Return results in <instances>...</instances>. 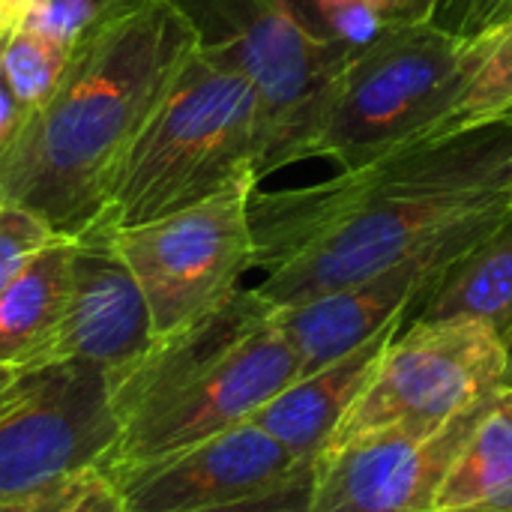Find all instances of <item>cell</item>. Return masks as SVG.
<instances>
[{
  "instance_id": "6da1fadb",
  "label": "cell",
  "mask_w": 512,
  "mask_h": 512,
  "mask_svg": "<svg viewBox=\"0 0 512 512\" xmlns=\"http://www.w3.org/2000/svg\"><path fill=\"white\" fill-rule=\"evenodd\" d=\"M512 207V126L405 144L321 183L252 192L255 288L294 306L357 285L462 219Z\"/></svg>"
},
{
  "instance_id": "7a4b0ae2",
  "label": "cell",
  "mask_w": 512,
  "mask_h": 512,
  "mask_svg": "<svg viewBox=\"0 0 512 512\" xmlns=\"http://www.w3.org/2000/svg\"><path fill=\"white\" fill-rule=\"evenodd\" d=\"M195 48L198 33L174 0H144L90 27L54 93L0 153V201L36 213L63 237L90 228Z\"/></svg>"
},
{
  "instance_id": "3957f363",
  "label": "cell",
  "mask_w": 512,
  "mask_h": 512,
  "mask_svg": "<svg viewBox=\"0 0 512 512\" xmlns=\"http://www.w3.org/2000/svg\"><path fill=\"white\" fill-rule=\"evenodd\" d=\"M294 378L300 363L276 306L240 288L108 384L120 441L102 474L120 477L237 429Z\"/></svg>"
},
{
  "instance_id": "277c9868",
  "label": "cell",
  "mask_w": 512,
  "mask_h": 512,
  "mask_svg": "<svg viewBox=\"0 0 512 512\" xmlns=\"http://www.w3.org/2000/svg\"><path fill=\"white\" fill-rule=\"evenodd\" d=\"M480 60V36L453 33L432 18H393L330 81L294 147V162L330 159L351 171L435 138Z\"/></svg>"
},
{
  "instance_id": "5b68a950",
  "label": "cell",
  "mask_w": 512,
  "mask_h": 512,
  "mask_svg": "<svg viewBox=\"0 0 512 512\" xmlns=\"http://www.w3.org/2000/svg\"><path fill=\"white\" fill-rule=\"evenodd\" d=\"M258 156V90L198 45L123 159L105 216L129 228L192 207L240 180L258 183Z\"/></svg>"
},
{
  "instance_id": "8992f818",
  "label": "cell",
  "mask_w": 512,
  "mask_h": 512,
  "mask_svg": "<svg viewBox=\"0 0 512 512\" xmlns=\"http://www.w3.org/2000/svg\"><path fill=\"white\" fill-rule=\"evenodd\" d=\"M507 375L510 357L495 327L471 318H414L390 339L327 447L378 435H438L480 411L507 387Z\"/></svg>"
},
{
  "instance_id": "52a82bcc",
  "label": "cell",
  "mask_w": 512,
  "mask_h": 512,
  "mask_svg": "<svg viewBox=\"0 0 512 512\" xmlns=\"http://www.w3.org/2000/svg\"><path fill=\"white\" fill-rule=\"evenodd\" d=\"M198 45L243 72L261 99L258 183L294 162L324 90L351 51L294 0H174Z\"/></svg>"
},
{
  "instance_id": "ba28073f",
  "label": "cell",
  "mask_w": 512,
  "mask_h": 512,
  "mask_svg": "<svg viewBox=\"0 0 512 512\" xmlns=\"http://www.w3.org/2000/svg\"><path fill=\"white\" fill-rule=\"evenodd\" d=\"M255 189V180H240L162 219L114 228V243L150 306L156 342L207 318L255 270Z\"/></svg>"
},
{
  "instance_id": "9c48e42d",
  "label": "cell",
  "mask_w": 512,
  "mask_h": 512,
  "mask_svg": "<svg viewBox=\"0 0 512 512\" xmlns=\"http://www.w3.org/2000/svg\"><path fill=\"white\" fill-rule=\"evenodd\" d=\"M120 441L108 378L84 366L45 369L0 420V507L27 504L102 471Z\"/></svg>"
},
{
  "instance_id": "30bf717a",
  "label": "cell",
  "mask_w": 512,
  "mask_h": 512,
  "mask_svg": "<svg viewBox=\"0 0 512 512\" xmlns=\"http://www.w3.org/2000/svg\"><path fill=\"white\" fill-rule=\"evenodd\" d=\"M512 207L462 219L435 240H429L414 255L399 264L330 294L276 306L279 330L297 354L300 375H309L363 342L375 339L390 324H408L417 309L438 288L444 273L477 243L483 240Z\"/></svg>"
},
{
  "instance_id": "8fae6325",
  "label": "cell",
  "mask_w": 512,
  "mask_h": 512,
  "mask_svg": "<svg viewBox=\"0 0 512 512\" xmlns=\"http://www.w3.org/2000/svg\"><path fill=\"white\" fill-rule=\"evenodd\" d=\"M114 228L102 213L72 237V288L54 354V366H84L102 372L108 384L156 345L150 306L114 243Z\"/></svg>"
},
{
  "instance_id": "7c38bea8",
  "label": "cell",
  "mask_w": 512,
  "mask_h": 512,
  "mask_svg": "<svg viewBox=\"0 0 512 512\" xmlns=\"http://www.w3.org/2000/svg\"><path fill=\"white\" fill-rule=\"evenodd\" d=\"M303 465L252 420L162 462L108 477L123 512H207L264 495Z\"/></svg>"
},
{
  "instance_id": "4fadbf2b",
  "label": "cell",
  "mask_w": 512,
  "mask_h": 512,
  "mask_svg": "<svg viewBox=\"0 0 512 512\" xmlns=\"http://www.w3.org/2000/svg\"><path fill=\"white\" fill-rule=\"evenodd\" d=\"M480 411L429 438L378 435L324 447L312 468L306 512H432L435 492Z\"/></svg>"
},
{
  "instance_id": "5bb4252c",
  "label": "cell",
  "mask_w": 512,
  "mask_h": 512,
  "mask_svg": "<svg viewBox=\"0 0 512 512\" xmlns=\"http://www.w3.org/2000/svg\"><path fill=\"white\" fill-rule=\"evenodd\" d=\"M405 324H390L375 339L363 342L351 354L294 378L279 396H273L252 423L261 426L270 438H276L294 459L315 462L318 453L333 438L345 411L366 390L375 375L384 348Z\"/></svg>"
},
{
  "instance_id": "9a60e30c",
  "label": "cell",
  "mask_w": 512,
  "mask_h": 512,
  "mask_svg": "<svg viewBox=\"0 0 512 512\" xmlns=\"http://www.w3.org/2000/svg\"><path fill=\"white\" fill-rule=\"evenodd\" d=\"M72 237L57 234L0 294V366L54 369L72 288Z\"/></svg>"
},
{
  "instance_id": "2e32d148",
  "label": "cell",
  "mask_w": 512,
  "mask_h": 512,
  "mask_svg": "<svg viewBox=\"0 0 512 512\" xmlns=\"http://www.w3.org/2000/svg\"><path fill=\"white\" fill-rule=\"evenodd\" d=\"M432 512H512V387L498 390L477 414Z\"/></svg>"
},
{
  "instance_id": "e0dca14e",
  "label": "cell",
  "mask_w": 512,
  "mask_h": 512,
  "mask_svg": "<svg viewBox=\"0 0 512 512\" xmlns=\"http://www.w3.org/2000/svg\"><path fill=\"white\" fill-rule=\"evenodd\" d=\"M414 318L444 321L471 318L495 327L501 336L512 330V210L477 240L438 282ZM411 318V321H414Z\"/></svg>"
},
{
  "instance_id": "ac0fdd59",
  "label": "cell",
  "mask_w": 512,
  "mask_h": 512,
  "mask_svg": "<svg viewBox=\"0 0 512 512\" xmlns=\"http://www.w3.org/2000/svg\"><path fill=\"white\" fill-rule=\"evenodd\" d=\"M480 39L483 60L468 78L453 111L441 120L438 135L480 126H512V21L492 24Z\"/></svg>"
},
{
  "instance_id": "d6986e66",
  "label": "cell",
  "mask_w": 512,
  "mask_h": 512,
  "mask_svg": "<svg viewBox=\"0 0 512 512\" xmlns=\"http://www.w3.org/2000/svg\"><path fill=\"white\" fill-rule=\"evenodd\" d=\"M69 51L72 48L30 27H18L0 39V72L24 117H30L54 93L69 63Z\"/></svg>"
},
{
  "instance_id": "ffe728a7",
  "label": "cell",
  "mask_w": 512,
  "mask_h": 512,
  "mask_svg": "<svg viewBox=\"0 0 512 512\" xmlns=\"http://www.w3.org/2000/svg\"><path fill=\"white\" fill-rule=\"evenodd\" d=\"M321 30L345 51L369 48L393 21L390 0H312Z\"/></svg>"
},
{
  "instance_id": "44dd1931",
  "label": "cell",
  "mask_w": 512,
  "mask_h": 512,
  "mask_svg": "<svg viewBox=\"0 0 512 512\" xmlns=\"http://www.w3.org/2000/svg\"><path fill=\"white\" fill-rule=\"evenodd\" d=\"M57 234L36 213L0 201V294L24 270V264Z\"/></svg>"
},
{
  "instance_id": "7402d4cb",
  "label": "cell",
  "mask_w": 512,
  "mask_h": 512,
  "mask_svg": "<svg viewBox=\"0 0 512 512\" xmlns=\"http://www.w3.org/2000/svg\"><path fill=\"white\" fill-rule=\"evenodd\" d=\"M312 468H315V462L303 465L294 477H288L282 486H276L264 495L207 512H306L309 510V489H312Z\"/></svg>"
},
{
  "instance_id": "603a6c76",
  "label": "cell",
  "mask_w": 512,
  "mask_h": 512,
  "mask_svg": "<svg viewBox=\"0 0 512 512\" xmlns=\"http://www.w3.org/2000/svg\"><path fill=\"white\" fill-rule=\"evenodd\" d=\"M507 3L510 0H441L432 21L462 36H480L498 21Z\"/></svg>"
},
{
  "instance_id": "cb8c5ba5",
  "label": "cell",
  "mask_w": 512,
  "mask_h": 512,
  "mask_svg": "<svg viewBox=\"0 0 512 512\" xmlns=\"http://www.w3.org/2000/svg\"><path fill=\"white\" fill-rule=\"evenodd\" d=\"M54 512H123V498L102 471H90L66 492Z\"/></svg>"
},
{
  "instance_id": "d4e9b609",
  "label": "cell",
  "mask_w": 512,
  "mask_h": 512,
  "mask_svg": "<svg viewBox=\"0 0 512 512\" xmlns=\"http://www.w3.org/2000/svg\"><path fill=\"white\" fill-rule=\"evenodd\" d=\"M39 378L42 372H18L9 366H0V420L36 390Z\"/></svg>"
},
{
  "instance_id": "484cf974",
  "label": "cell",
  "mask_w": 512,
  "mask_h": 512,
  "mask_svg": "<svg viewBox=\"0 0 512 512\" xmlns=\"http://www.w3.org/2000/svg\"><path fill=\"white\" fill-rule=\"evenodd\" d=\"M24 111L18 108L15 96L9 93V84L0 72V153L6 150V144L12 141V135L18 132V126L24 123Z\"/></svg>"
},
{
  "instance_id": "4316f807",
  "label": "cell",
  "mask_w": 512,
  "mask_h": 512,
  "mask_svg": "<svg viewBox=\"0 0 512 512\" xmlns=\"http://www.w3.org/2000/svg\"><path fill=\"white\" fill-rule=\"evenodd\" d=\"M48 0H0V36L24 27L33 12H39Z\"/></svg>"
},
{
  "instance_id": "83f0119b",
  "label": "cell",
  "mask_w": 512,
  "mask_h": 512,
  "mask_svg": "<svg viewBox=\"0 0 512 512\" xmlns=\"http://www.w3.org/2000/svg\"><path fill=\"white\" fill-rule=\"evenodd\" d=\"M441 0H390V15L393 18H408V21H423L432 18Z\"/></svg>"
},
{
  "instance_id": "f1b7e54d",
  "label": "cell",
  "mask_w": 512,
  "mask_h": 512,
  "mask_svg": "<svg viewBox=\"0 0 512 512\" xmlns=\"http://www.w3.org/2000/svg\"><path fill=\"white\" fill-rule=\"evenodd\" d=\"M72 486H75V483H72ZM72 486H66V489H60V492H54V495H45V498L27 501V504H12V507H0V512H54L57 507H60V501L66 498V492H69Z\"/></svg>"
},
{
  "instance_id": "f546056e",
  "label": "cell",
  "mask_w": 512,
  "mask_h": 512,
  "mask_svg": "<svg viewBox=\"0 0 512 512\" xmlns=\"http://www.w3.org/2000/svg\"><path fill=\"white\" fill-rule=\"evenodd\" d=\"M108 12H126V9H135V6H141L144 0H99Z\"/></svg>"
},
{
  "instance_id": "4dcf8cb0",
  "label": "cell",
  "mask_w": 512,
  "mask_h": 512,
  "mask_svg": "<svg viewBox=\"0 0 512 512\" xmlns=\"http://www.w3.org/2000/svg\"><path fill=\"white\" fill-rule=\"evenodd\" d=\"M504 345H507V357H510V375H507V387H512V330L504 336Z\"/></svg>"
},
{
  "instance_id": "1f68e13d",
  "label": "cell",
  "mask_w": 512,
  "mask_h": 512,
  "mask_svg": "<svg viewBox=\"0 0 512 512\" xmlns=\"http://www.w3.org/2000/svg\"><path fill=\"white\" fill-rule=\"evenodd\" d=\"M501 21H512V12H507V15H504V18H498V21H495V24H501Z\"/></svg>"
},
{
  "instance_id": "d6a6232c",
  "label": "cell",
  "mask_w": 512,
  "mask_h": 512,
  "mask_svg": "<svg viewBox=\"0 0 512 512\" xmlns=\"http://www.w3.org/2000/svg\"><path fill=\"white\" fill-rule=\"evenodd\" d=\"M507 12H512V0H510V3H507V9H504V12H501V15H498V18H504V15H507Z\"/></svg>"
},
{
  "instance_id": "836d02e7",
  "label": "cell",
  "mask_w": 512,
  "mask_h": 512,
  "mask_svg": "<svg viewBox=\"0 0 512 512\" xmlns=\"http://www.w3.org/2000/svg\"><path fill=\"white\" fill-rule=\"evenodd\" d=\"M0 39H3V36H0Z\"/></svg>"
}]
</instances>
